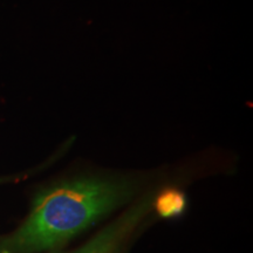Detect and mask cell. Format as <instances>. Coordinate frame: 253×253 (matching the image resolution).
<instances>
[{"label": "cell", "instance_id": "obj_2", "mask_svg": "<svg viewBox=\"0 0 253 253\" xmlns=\"http://www.w3.org/2000/svg\"><path fill=\"white\" fill-rule=\"evenodd\" d=\"M151 205V196H145L142 201L129 209L74 253H119L120 246L125 239L149 213Z\"/></svg>", "mask_w": 253, "mask_h": 253}, {"label": "cell", "instance_id": "obj_3", "mask_svg": "<svg viewBox=\"0 0 253 253\" xmlns=\"http://www.w3.org/2000/svg\"><path fill=\"white\" fill-rule=\"evenodd\" d=\"M158 216L172 218L181 216L186 207V198L181 190L175 188L164 189L154 202Z\"/></svg>", "mask_w": 253, "mask_h": 253}, {"label": "cell", "instance_id": "obj_1", "mask_svg": "<svg viewBox=\"0 0 253 253\" xmlns=\"http://www.w3.org/2000/svg\"><path fill=\"white\" fill-rule=\"evenodd\" d=\"M134 186L126 181L82 178L42 192L33 210L5 246L18 253L54 249L128 202Z\"/></svg>", "mask_w": 253, "mask_h": 253}, {"label": "cell", "instance_id": "obj_4", "mask_svg": "<svg viewBox=\"0 0 253 253\" xmlns=\"http://www.w3.org/2000/svg\"><path fill=\"white\" fill-rule=\"evenodd\" d=\"M1 253H11V252H8V251H2Z\"/></svg>", "mask_w": 253, "mask_h": 253}]
</instances>
